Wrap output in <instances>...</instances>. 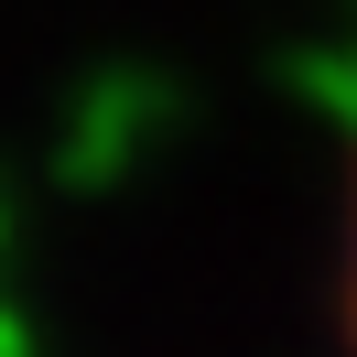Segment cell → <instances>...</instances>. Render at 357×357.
<instances>
[{"label":"cell","mask_w":357,"mask_h":357,"mask_svg":"<svg viewBox=\"0 0 357 357\" xmlns=\"http://www.w3.org/2000/svg\"><path fill=\"white\" fill-rule=\"evenodd\" d=\"M335 314H347V357H357V206H347V292H335Z\"/></svg>","instance_id":"6da1fadb"}]
</instances>
